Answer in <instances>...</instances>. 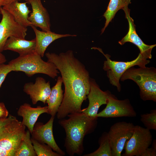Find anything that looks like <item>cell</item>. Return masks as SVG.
I'll use <instances>...</instances> for the list:
<instances>
[{
    "label": "cell",
    "mask_w": 156,
    "mask_h": 156,
    "mask_svg": "<svg viewBox=\"0 0 156 156\" xmlns=\"http://www.w3.org/2000/svg\"><path fill=\"white\" fill-rule=\"evenodd\" d=\"M47 61L56 66L61 75L64 87V98L57 113L59 119L70 114L81 113L83 102L86 100L90 88L89 73L84 65L75 57L71 50L59 54L45 53Z\"/></svg>",
    "instance_id": "cell-1"
},
{
    "label": "cell",
    "mask_w": 156,
    "mask_h": 156,
    "mask_svg": "<svg viewBox=\"0 0 156 156\" xmlns=\"http://www.w3.org/2000/svg\"><path fill=\"white\" fill-rule=\"evenodd\" d=\"M67 116L68 118L59 119L58 121L66 133L64 147L69 156L81 155L84 151V138L94 131L98 119L91 118L83 112L70 114Z\"/></svg>",
    "instance_id": "cell-2"
},
{
    "label": "cell",
    "mask_w": 156,
    "mask_h": 156,
    "mask_svg": "<svg viewBox=\"0 0 156 156\" xmlns=\"http://www.w3.org/2000/svg\"><path fill=\"white\" fill-rule=\"evenodd\" d=\"M26 127L9 115L0 128V156H15L25 133Z\"/></svg>",
    "instance_id": "cell-3"
},
{
    "label": "cell",
    "mask_w": 156,
    "mask_h": 156,
    "mask_svg": "<svg viewBox=\"0 0 156 156\" xmlns=\"http://www.w3.org/2000/svg\"><path fill=\"white\" fill-rule=\"evenodd\" d=\"M8 64L12 66L13 71L23 72L29 77L35 74L41 73L54 79L60 73L54 64L44 61L42 57L35 52L19 55Z\"/></svg>",
    "instance_id": "cell-4"
},
{
    "label": "cell",
    "mask_w": 156,
    "mask_h": 156,
    "mask_svg": "<svg viewBox=\"0 0 156 156\" xmlns=\"http://www.w3.org/2000/svg\"><path fill=\"white\" fill-rule=\"evenodd\" d=\"M134 81L140 89V95L144 101L156 102V69L154 67H131L126 70L120 80L127 79Z\"/></svg>",
    "instance_id": "cell-5"
},
{
    "label": "cell",
    "mask_w": 156,
    "mask_h": 156,
    "mask_svg": "<svg viewBox=\"0 0 156 156\" xmlns=\"http://www.w3.org/2000/svg\"><path fill=\"white\" fill-rule=\"evenodd\" d=\"M92 49H97L105 57L106 60L104 61L103 69L107 72V76L110 83L116 87L118 92L121 90L120 78L126 70L136 65L140 67H145L150 62L140 53L136 58L131 61H112L110 59V56L108 54H105L101 49L97 47H93Z\"/></svg>",
    "instance_id": "cell-6"
},
{
    "label": "cell",
    "mask_w": 156,
    "mask_h": 156,
    "mask_svg": "<svg viewBox=\"0 0 156 156\" xmlns=\"http://www.w3.org/2000/svg\"><path fill=\"white\" fill-rule=\"evenodd\" d=\"M135 125L132 123L122 121L113 125L107 132L112 156H121L126 142L132 135Z\"/></svg>",
    "instance_id": "cell-7"
},
{
    "label": "cell",
    "mask_w": 156,
    "mask_h": 156,
    "mask_svg": "<svg viewBox=\"0 0 156 156\" xmlns=\"http://www.w3.org/2000/svg\"><path fill=\"white\" fill-rule=\"evenodd\" d=\"M153 139L150 130L139 125H135L132 135L125 144V152L122 155L141 156L151 144Z\"/></svg>",
    "instance_id": "cell-8"
},
{
    "label": "cell",
    "mask_w": 156,
    "mask_h": 156,
    "mask_svg": "<svg viewBox=\"0 0 156 156\" xmlns=\"http://www.w3.org/2000/svg\"><path fill=\"white\" fill-rule=\"evenodd\" d=\"M106 104L105 107L98 113V118L134 117L137 116V113L128 99L118 100L109 91Z\"/></svg>",
    "instance_id": "cell-9"
},
{
    "label": "cell",
    "mask_w": 156,
    "mask_h": 156,
    "mask_svg": "<svg viewBox=\"0 0 156 156\" xmlns=\"http://www.w3.org/2000/svg\"><path fill=\"white\" fill-rule=\"evenodd\" d=\"M0 13L2 18L0 22V52L7 40L14 36L25 39L27 29L17 23L13 16L2 7H0Z\"/></svg>",
    "instance_id": "cell-10"
},
{
    "label": "cell",
    "mask_w": 156,
    "mask_h": 156,
    "mask_svg": "<svg viewBox=\"0 0 156 156\" xmlns=\"http://www.w3.org/2000/svg\"><path fill=\"white\" fill-rule=\"evenodd\" d=\"M55 117L51 116L46 124L40 122H36L33 128L31 135L32 138L39 142L49 146L54 151L61 156L65 155L57 144L53 133V124Z\"/></svg>",
    "instance_id": "cell-11"
},
{
    "label": "cell",
    "mask_w": 156,
    "mask_h": 156,
    "mask_svg": "<svg viewBox=\"0 0 156 156\" xmlns=\"http://www.w3.org/2000/svg\"><path fill=\"white\" fill-rule=\"evenodd\" d=\"M122 10L125 13V18H127L128 22L129 29L127 34L118 42V43L122 45L126 42L132 43L138 47L140 51V53L143 57L147 59H151L152 49L156 46V44L148 45L142 41L136 32L133 20L130 15V10L128 7L125 8Z\"/></svg>",
    "instance_id": "cell-12"
},
{
    "label": "cell",
    "mask_w": 156,
    "mask_h": 156,
    "mask_svg": "<svg viewBox=\"0 0 156 156\" xmlns=\"http://www.w3.org/2000/svg\"><path fill=\"white\" fill-rule=\"evenodd\" d=\"M90 90L87 96L88 105L83 112L91 118L98 119L97 114L99 108L107 103L109 91L102 90L93 79H90Z\"/></svg>",
    "instance_id": "cell-13"
},
{
    "label": "cell",
    "mask_w": 156,
    "mask_h": 156,
    "mask_svg": "<svg viewBox=\"0 0 156 156\" xmlns=\"http://www.w3.org/2000/svg\"><path fill=\"white\" fill-rule=\"evenodd\" d=\"M23 90L29 96L33 105L36 104L39 101L45 104L50 94L51 88L49 81L47 82L43 77H38L34 83H25Z\"/></svg>",
    "instance_id": "cell-14"
},
{
    "label": "cell",
    "mask_w": 156,
    "mask_h": 156,
    "mask_svg": "<svg viewBox=\"0 0 156 156\" xmlns=\"http://www.w3.org/2000/svg\"><path fill=\"white\" fill-rule=\"evenodd\" d=\"M26 1L31 5L32 7V12L28 19L32 25L39 27L43 31H51L49 14L41 0Z\"/></svg>",
    "instance_id": "cell-15"
},
{
    "label": "cell",
    "mask_w": 156,
    "mask_h": 156,
    "mask_svg": "<svg viewBox=\"0 0 156 156\" xmlns=\"http://www.w3.org/2000/svg\"><path fill=\"white\" fill-rule=\"evenodd\" d=\"M48 113L47 106L33 107L29 104L25 103L20 106L17 114L23 118L22 124L27 128L31 134L39 116L43 113Z\"/></svg>",
    "instance_id": "cell-16"
},
{
    "label": "cell",
    "mask_w": 156,
    "mask_h": 156,
    "mask_svg": "<svg viewBox=\"0 0 156 156\" xmlns=\"http://www.w3.org/2000/svg\"><path fill=\"white\" fill-rule=\"evenodd\" d=\"M31 27L36 36L35 53L42 57H44L45 51L48 46L55 40L61 38L77 36L75 35L68 34H57L51 31H40L34 26L32 25Z\"/></svg>",
    "instance_id": "cell-17"
},
{
    "label": "cell",
    "mask_w": 156,
    "mask_h": 156,
    "mask_svg": "<svg viewBox=\"0 0 156 156\" xmlns=\"http://www.w3.org/2000/svg\"><path fill=\"white\" fill-rule=\"evenodd\" d=\"M35 39L28 40L12 36L6 40L3 51L9 50L18 53L20 56L35 52Z\"/></svg>",
    "instance_id": "cell-18"
},
{
    "label": "cell",
    "mask_w": 156,
    "mask_h": 156,
    "mask_svg": "<svg viewBox=\"0 0 156 156\" xmlns=\"http://www.w3.org/2000/svg\"><path fill=\"white\" fill-rule=\"evenodd\" d=\"M27 2L20 3L17 1L2 7L13 16L16 22L27 27L32 26L28 19L31 11L27 6Z\"/></svg>",
    "instance_id": "cell-19"
},
{
    "label": "cell",
    "mask_w": 156,
    "mask_h": 156,
    "mask_svg": "<svg viewBox=\"0 0 156 156\" xmlns=\"http://www.w3.org/2000/svg\"><path fill=\"white\" fill-rule=\"evenodd\" d=\"M62 83V77L59 76L55 84L51 88L50 94L46 101V103L48 104V114L52 116L55 117L63 100Z\"/></svg>",
    "instance_id": "cell-20"
},
{
    "label": "cell",
    "mask_w": 156,
    "mask_h": 156,
    "mask_svg": "<svg viewBox=\"0 0 156 156\" xmlns=\"http://www.w3.org/2000/svg\"><path fill=\"white\" fill-rule=\"evenodd\" d=\"M131 0H110L107 9L103 16L106 19L105 25L101 30L102 34L109 23L111 22L116 12L120 9H122L131 3Z\"/></svg>",
    "instance_id": "cell-21"
},
{
    "label": "cell",
    "mask_w": 156,
    "mask_h": 156,
    "mask_svg": "<svg viewBox=\"0 0 156 156\" xmlns=\"http://www.w3.org/2000/svg\"><path fill=\"white\" fill-rule=\"evenodd\" d=\"M99 147L94 151L83 155L84 156H112V149L107 132H103L99 138Z\"/></svg>",
    "instance_id": "cell-22"
},
{
    "label": "cell",
    "mask_w": 156,
    "mask_h": 156,
    "mask_svg": "<svg viewBox=\"0 0 156 156\" xmlns=\"http://www.w3.org/2000/svg\"><path fill=\"white\" fill-rule=\"evenodd\" d=\"M30 134L29 130L26 131L15 156H37L31 140Z\"/></svg>",
    "instance_id": "cell-23"
},
{
    "label": "cell",
    "mask_w": 156,
    "mask_h": 156,
    "mask_svg": "<svg viewBox=\"0 0 156 156\" xmlns=\"http://www.w3.org/2000/svg\"><path fill=\"white\" fill-rule=\"evenodd\" d=\"M31 139L37 156H61L48 145L39 142L32 137Z\"/></svg>",
    "instance_id": "cell-24"
},
{
    "label": "cell",
    "mask_w": 156,
    "mask_h": 156,
    "mask_svg": "<svg viewBox=\"0 0 156 156\" xmlns=\"http://www.w3.org/2000/svg\"><path fill=\"white\" fill-rule=\"evenodd\" d=\"M140 121L146 128L150 130H156V109L150 111L148 113L141 115Z\"/></svg>",
    "instance_id": "cell-25"
},
{
    "label": "cell",
    "mask_w": 156,
    "mask_h": 156,
    "mask_svg": "<svg viewBox=\"0 0 156 156\" xmlns=\"http://www.w3.org/2000/svg\"><path fill=\"white\" fill-rule=\"evenodd\" d=\"M12 71H13L12 68L9 64H0V88L7 75Z\"/></svg>",
    "instance_id": "cell-26"
},
{
    "label": "cell",
    "mask_w": 156,
    "mask_h": 156,
    "mask_svg": "<svg viewBox=\"0 0 156 156\" xmlns=\"http://www.w3.org/2000/svg\"><path fill=\"white\" fill-rule=\"evenodd\" d=\"M8 114V111L4 103L3 102H0V120L6 118Z\"/></svg>",
    "instance_id": "cell-27"
},
{
    "label": "cell",
    "mask_w": 156,
    "mask_h": 156,
    "mask_svg": "<svg viewBox=\"0 0 156 156\" xmlns=\"http://www.w3.org/2000/svg\"><path fill=\"white\" fill-rule=\"evenodd\" d=\"M156 150L152 147L147 148L141 156H156Z\"/></svg>",
    "instance_id": "cell-28"
},
{
    "label": "cell",
    "mask_w": 156,
    "mask_h": 156,
    "mask_svg": "<svg viewBox=\"0 0 156 156\" xmlns=\"http://www.w3.org/2000/svg\"><path fill=\"white\" fill-rule=\"evenodd\" d=\"M19 0H0V7L7 5L13 2Z\"/></svg>",
    "instance_id": "cell-29"
},
{
    "label": "cell",
    "mask_w": 156,
    "mask_h": 156,
    "mask_svg": "<svg viewBox=\"0 0 156 156\" xmlns=\"http://www.w3.org/2000/svg\"><path fill=\"white\" fill-rule=\"evenodd\" d=\"M6 61L5 56L0 52V64L5 63Z\"/></svg>",
    "instance_id": "cell-30"
},
{
    "label": "cell",
    "mask_w": 156,
    "mask_h": 156,
    "mask_svg": "<svg viewBox=\"0 0 156 156\" xmlns=\"http://www.w3.org/2000/svg\"><path fill=\"white\" fill-rule=\"evenodd\" d=\"M152 146L151 147L156 150V139H154L153 140L152 143Z\"/></svg>",
    "instance_id": "cell-31"
},
{
    "label": "cell",
    "mask_w": 156,
    "mask_h": 156,
    "mask_svg": "<svg viewBox=\"0 0 156 156\" xmlns=\"http://www.w3.org/2000/svg\"><path fill=\"white\" fill-rule=\"evenodd\" d=\"M6 118L2 119L0 120V128H1L4 123L5 121Z\"/></svg>",
    "instance_id": "cell-32"
}]
</instances>
